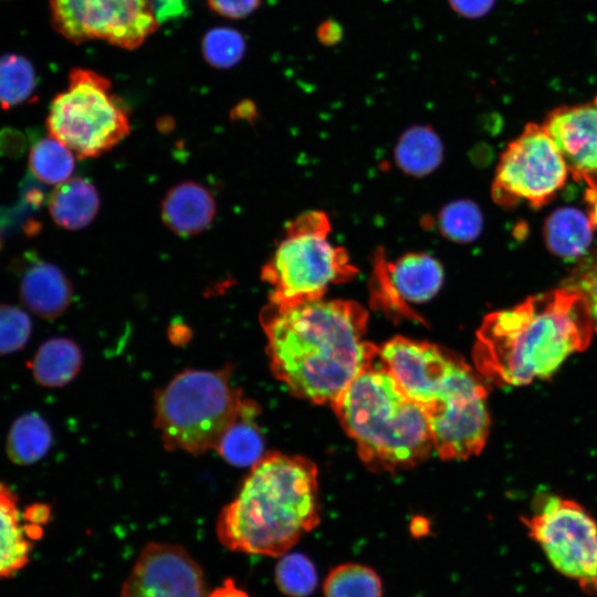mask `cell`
Here are the masks:
<instances>
[{
    "instance_id": "e575fe53",
    "label": "cell",
    "mask_w": 597,
    "mask_h": 597,
    "mask_svg": "<svg viewBox=\"0 0 597 597\" xmlns=\"http://www.w3.org/2000/svg\"><path fill=\"white\" fill-rule=\"evenodd\" d=\"M158 21L178 15L186 0H150Z\"/></svg>"
},
{
    "instance_id": "4316f807",
    "label": "cell",
    "mask_w": 597,
    "mask_h": 597,
    "mask_svg": "<svg viewBox=\"0 0 597 597\" xmlns=\"http://www.w3.org/2000/svg\"><path fill=\"white\" fill-rule=\"evenodd\" d=\"M35 75L31 63L17 54L0 57V106L10 108L32 95Z\"/></svg>"
},
{
    "instance_id": "484cf974",
    "label": "cell",
    "mask_w": 597,
    "mask_h": 597,
    "mask_svg": "<svg viewBox=\"0 0 597 597\" xmlns=\"http://www.w3.org/2000/svg\"><path fill=\"white\" fill-rule=\"evenodd\" d=\"M275 565L274 580L287 597H308L317 587L318 576L314 563L304 554L285 553Z\"/></svg>"
},
{
    "instance_id": "8d00e7d4",
    "label": "cell",
    "mask_w": 597,
    "mask_h": 597,
    "mask_svg": "<svg viewBox=\"0 0 597 597\" xmlns=\"http://www.w3.org/2000/svg\"><path fill=\"white\" fill-rule=\"evenodd\" d=\"M209 597H250L244 590L240 589L233 579L227 578L223 585L209 593Z\"/></svg>"
},
{
    "instance_id": "7c38bea8",
    "label": "cell",
    "mask_w": 597,
    "mask_h": 597,
    "mask_svg": "<svg viewBox=\"0 0 597 597\" xmlns=\"http://www.w3.org/2000/svg\"><path fill=\"white\" fill-rule=\"evenodd\" d=\"M119 597H209L205 574L180 545L149 542L140 551Z\"/></svg>"
},
{
    "instance_id": "1f68e13d",
    "label": "cell",
    "mask_w": 597,
    "mask_h": 597,
    "mask_svg": "<svg viewBox=\"0 0 597 597\" xmlns=\"http://www.w3.org/2000/svg\"><path fill=\"white\" fill-rule=\"evenodd\" d=\"M208 3L214 12L222 17L241 19L256 10L261 0H208Z\"/></svg>"
},
{
    "instance_id": "d6a6232c",
    "label": "cell",
    "mask_w": 597,
    "mask_h": 597,
    "mask_svg": "<svg viewBox=\"0 0 597 597\" xmlns=\"http://www.w3.org/2000/svg\"><path fill=\"white\" fill-rule=\"evenodd\" d=\"M448 3L457 14L468 19H478L492 10L495 0H448Z\"/></svg>"
},
{
    "instance_id": "f1b7e54d",
    "label": "cell",
    "mask_w": 597,
    "mask_h": 597,
    "mask_svg": "<svg viewBox=\"0 0 597 597\" xmlns=\"http://www.w3.org/2000/svg\"><path fill=\"white\" fill-rule=\"evenodd\" d=\"M202 52L210 64L217 67H230L243 56L244 41L235 30L216 28L206 34Z\"/></svg>"
},
{
    "instance_id": "603a6c76",
    "label": "cell",
    "mask_w": 597,
    "mask_h": 597,
    "mask_svg": "<svg viewBox=\"0 0 597 597\" xmlns=\"http://www.w3.org/2000/svg\"><path fill=\"white\" fill-rule=\"evenodd\" d=\"M324 597H383L378 573L364 564L344 563L332 568L323 584Z\"/></svg>"
},
{
    "instance_id": "277c9868",
    "label": "cell",
    "mask_w": 597,
    "mask_h": 597,
    "mask_svg": "<svg viewBox=\"0 0 597 597\" xmlns=\"http://www.w3.org/2000/svg\"><path fill=\"white\" fill-rule=\"evenodd\" d=\"M317 469L301 455L264 454L217 520L234 552L280 557L320 523Z\"/></svg>"
},
{
    "instance_id": "d590c367",
    "label": "cell",
    "mask_w": 597,
    "mask_h": 597,
    "mask_svg": "<svg viewBox=\"0 0 597 597\" xmlns=\"http://www.w3.org/2000/svg\"><path fill=\"white\" fill-rule=\"evenodd\" d=\"M316 34L321 43L325 45L335 44L342 38V28L337 22L326 20L320 25Z\"/></svg>"
},
{
    "instance_id": "30bf717a",
    "label": "cell",
    "mask_w": 597,
    "mask_h": 597,
    "mask_svg": "<svg viewBox=\"0 0 597 597\" xmlns=\"http://www.w3.org/2000/svg\"><path fill=\"white\" fill-rule=\"evenodd\" d=\"M568 171L546 127L530 123L501 155L492 195L500 205L526 200L538 208L564 186Z\"/></svg>"
},
{
    "instance_id": "8fae6325",
    "label": "cell",
    "mask_w": 597,
    "mask_h": 597,
    "mask_svg": "<svg viewBox=\"0 0 597 597\" xmlns=\"http://www.w3.org/2000/svg\"><path fill=\"white\" fill-rule=\"evenodd\" d=\"M54 28L72 42L136 49L159 24L150 0H51Z\"/></svg>"
},
{
    "instance_id": "74e56055",
    "label": "cell",
    "mask_w": 597,
    "mask_h": 597,
    "mask_svg": "<svg viewBox=\"0 0 597 597\" xmlns=\"http://www.w3.org/2000/svg\"><path fill=\"white\" fill-rule=\"evenodd\" d=\"M587 199L591 205V211L589 216L595 228H597V189H588Z\"/></svg>"
},
{
    "instance_id": "f546056e",
    "label": "cell",
    "mask_w": 597,
    "mask_h": 597,
    "mask_svg": "<svg viewBox=\"0 0 597 597\" xmlns=\"http://www.w3.org/2000/svg\"><path fill=\"white\" fill-rule=\"evenodd\" d=\"M32 334V321L22 308L0 304V356L25 347Z\"/></svg>"
},
{
    "instance_id": "9a60e30c",
    "label": "cell",
    "mask_w": 597,
    "mask_h": 597,
    "mask_svg": "<svg viewBox=\"0 0 597 597\" xmlns=\"http://www.w3.org/2000/svg\"><path fill=\"white\" fill-rule=\"evenodd\" d=\"M72 285L60 268L38 261L23 273L20 282V300L33 314L53 320L63 314L72 300Z\"/></svg>"
},
{
    "instance_id": "52a82bcc",
    "label": "cell",
    "mask_w": 597,
    "mask_h": 597,
    "mask_svg": "<svg viewBox=\"0 0 597 597\" xmlns=\"http://www.w3.org/2000/svg\"><path fill=\"white\" fill-rule=\"evenodd\" d=\"M331 224L321 211L298 216L286 228L262 280L272 286L270 302L292 303L322 298L332 284L347 282L358 270L344 248L328 240Z\"/></svg>"
},
{
    "instance_id": "8992f818",
    "label": "cell",
    "mask_w": 597,
    "mask_h": 597,
    "mask_svg": "<svg viewBox=\"0 0 597 597\" xmlns=\"http://www.w3.org/2000/svg\"><path fill=\"white\" fill-rule=\"evenodd\" d=\"M230 375V366L185 370L157 392L155 427L166 449L195 455L216 450L244 401Z\"/></svg>"
},
{
    "instance_id": "836d02e7",
    "label": "cell",
    "mask_w": 597,
    "mask_h": 597,
    "mask_svg": "<svg viewBox=\"0 0 597 597\" xmlns=\"http://www.w3.org/2000/svg\"><path fill=\"white\" fill-rule=\"evenodd\" d=\"M51 506L46 503H32L22 511L23 522L44 526L51 519Z\"/></svg>"
},
{
    "instance_id": "d6986e66",
    "label": "cell",
    "mask_w": 597,
    "mask_h": 597,
    "mask_svg": "<svg viewBox=\"0 0 597 597\" xmlns=\"http://www.w3.org/2000/svg\"><path fill=\"white\" fill-rule=\"evenodd\" d=\"M100 209L95 187L84 178H70L57 185L49 198V211L54 222L67 230L88 226Z\"/></svg>"
},
{
    "instance_id": "e0dca14e",
    "label": "cell",
    "mask_w": 597,
    "mask_h": 597,
    "mask_svg": "<svg viewBox=\"0 0 597 597\" xmlns=\"http://www.w3.org/2000/svg\"><path fill=\"white\" fill-rule=\"evenodd\" d=\"M32 543L24 532L18 495L0 481V579L12 577L29 563Z\"/></svg>"
},
{
    "instance_id": "4fadbf2b",
    "label": "cell",
    "mask_w": 597,
    "mask_h": 597,
    "mask_svg": "<svg viewBox=\"0 0 597 597\" xmlns=\"http://www.w3.org/2000/svg\"><path fill=\"white\" fill-rule=\"evenodd\" d=\"M374 302L386 311L413 317L408 303H421L439 291L443 271L439 262L423 253H410L394 262L376 256Z\"/></svg>"
},
{
    "instance_id": "6da1fadb",
    "label": "cell",
    "mask_w": 597,
    "mask_h": 597,
    "mask_svg": "<svg viewBox=\"0 0 597 597\" xmlns=\"http://www.w3.org/2000/svg\"><path fill=\"white\" fill-rule=\"evenodd\" d=\"M270 367L300 398L328 404L378 357L367 311L354 301L270 302L261 312Z\"/></svg>"
},
{
    "instance_id": "7a4b0ae2",
    "label": "cell",
    "mask_w": 597,
    "mask_h": 597,
    "mask_svg": "<svg viewBox=\"0 0 597 597\" xmlns=\"http://www.w3.org/2000/svg\"><path fill=\"white\" fill-rule=\"evenodd\" d=\"M593 333L585 298L564 286L488 314L476 332L473 362L494 385L523 386L551 377L589 346Z\"/></svg>"
},
{
    "instance_id": "9c48e42d",
    "label": "cell",
    "mask_w": 597,
    "mask_h": 597,
    "mask_svg": "<svg viewBox=\"0 0 597 597\" xmlns=\"http://www.w3.org/2000/svg\"><path fill=\"white\" fill-rule=\"evenodd\" d=\"M522 522L558 573L597 594V523L579 503L541 494Z\"/></svg>"
},
{
    "instance_id": "44dd1931",
    "label": "cell",
    "mask_w": 597,
    "mask_h": 597,
    "mask_svg": "<svg viewBox=\"0 0 597 597\" xmlns=\"http://www.w3.org/2000/svg\"><path fill=\"white\" fill-rule=\"evenodd\" d=\"M259 412L254 401L244 399L238 418L221 437L216 450L230 464L252 467L264 455V439L255 420Z\"/></svg>"
},
{
    "instance_id": "2e32d148",
    "label": "cell",
    "mask_w": 597,
    "mask_h": 597,
    "mask_svg": "<svg viewBox=\"0 0 597 597\" xmlns=\"http://www.w3.org/2000/svg\"><path fill=\"white\" fill-rule=\"evenodd\" d=\"M216 202L210 191L193 181L172 187L161 203L165 224L175 233L188 237L206 230L213 221Z\"/></svg>"
},
{
    "instance_id": "ba28073f",
    "label": "cell",
    "mask_w": 597,
    "mask_h": 597,
    "mask_svg": "<svg viewBox=\"0 0 597 597\" xmlns=\"http://www.w3.org/2000/svg\"><path fill=\"white\" fill-rule=\"evenodd\" d=\"M69 80L67 90L51 103L48 130L78 158L97 157L129 133L127 111L103 75L75 69Z\"/></svg>"
},
{
    "instance_id": "ffe728a7",
    "label": "cell",
    "mask_w": 597,
    "mask_h": 597,
    "mask_svg": "<svg viewBox=\"0 0 597 597\" xmlns=\"http://www.w3.org/2000/svg\"><path fill=\"white\" fill-rule=\"evenodd\" d=\"M595 226L590 216L573 207L555 210L544 226V238L553 254L576 260L586 254Z\"/></svg>"
},
{
    "instance_id": "cb8c5ba5",
    "label": "cell",
    "mask_w": 597,
    "mask_h": 597,
    "mask_svg": "<svg viewBox=\"0 0 597 597\" xmlns=\"http://www.w3.org/2000/svg\"><path fill=\"white\" fill-rule=\"evenodd\" d=\"M441 153L436 133L429 127L416 126L400 138L396 148V159L407 172L425 175L438 166Z\"/></svg>"
},
{
    "instance_id": "83f0119b",
    "label": "cell",
    "mask_w": 597,
    "mask_h": 597,
    "mask_svg": "<svg viewBox=\"0 0 597 597\" xmlns=\"http://www.w3.org/2000/svg\"><path fill=\"white\" fill-rule=\"evenodd\" d=\"M441 231L449 239L470 241L481 232L482 216L470 201H458L443 209L439 218Z\"/></svg>"
},
{
    "instance_id": "3957f363",
    "label": "cell",
    "mask_w": 597,
    "mask_h": 597,
    "mask_svg": "<svg viewBox=\"0 0 597 597\" xmlns=\"http://www.w3.org/2000/svg\"><path fill=\"white\" fill-rule=\"evenodd\" d=\"M381 364L423 410L442 459L482 451L490 430L484 377L441 346L396 336L379 347Z\"/></svg>"
},
{
    "instance_id": "d4e9b609",
    "label": "cell",
    "mask_w": 597,
    "mask_h": 597,
    "mask_svg": "<svg viewBox=\"0 0 597 597\" xmlns=\"http://www.w3.org/2000/svg\"><path fill=\"white\" fill-rule=\"evenodd\" d=\"M74 153L50 136L39 140L30 151L29 167L34 177L48 185L69 180L74 171Z\"/></svg>"
},
{
    "instance_id": "ac0fdd59",
    "label": "cell",
    "mask_w": 597,
    "mask_h": 597,
    "mask_svg": "<svg viewBox=\"0 0 597 597\" xmlns=\"http://www.w3.org/2000/svg\"><path fill=\"white\" fill-rule=\"evenodd\" d=\"M82 363V350L74 341L52 337L38 347L27 366L41 387L61 388L77 376Z\"/></svg>"
},
{
    "instance_id": "5b68a950",
    "label": "cell",
    "mask_w": 597,
    "mask_h": 597,
    "mask_svg": "<svg viewBox=\"0 0 597 597\" xmlns=\"http://www.w3.org/2000/svg\"><path fill=\"white\" fill-rule=\"evenodd\" d=\"M332 407L369 469L412 468L433 449L423 410L383 364L362 371Z\"/></svg>"
},
{
    "instance_id": "5bb4252c",
    "label": "cell",
    "mask_w": 597,
    "mask_h": 597,
    "mask_svg": "<svg viewBox=\"0 0 597 597\" xmlns=\"http://www.w3.org/2000/svg\"><path fill=\"white\" fill-rule=\"evenodd\" d=\"M544 126L573 177L597 189V96L591 103L553 109Z\"/></svg>"
},
{
    "instance_id": "7402d4cb",
    "label": "cell",
    "mask_w": 597,
    "mask_h": 597,
    "mask_svg": "<svg viewBox=\"0 0 597 597\" xmlns=\"http://www.w3.org/2000/svg\"><path fill=\"white\" fill-rule=\"evenodd\" d=\"M52 440L48 421L36 412H27L11 423L6 437V454L13 464L28 467L46 455Z\"/></svg>"
},
{
    "instance_id": "4dcf8cb0",
    "label": "cell",
    "mask_w": 597,
    "mask_h": 597,
    "mask_svg": "<svg viewBox=\"0 0 597 597\" xmlns=\"http://www.w3.org/2000/svg\"><path fill=\"white\" fill-rule=\"evenodd\" d=\"M565 287L583 295L588 305L594 331L597 332V256L583 262L567 280Z\"/></svg>"
}]
</instances>
